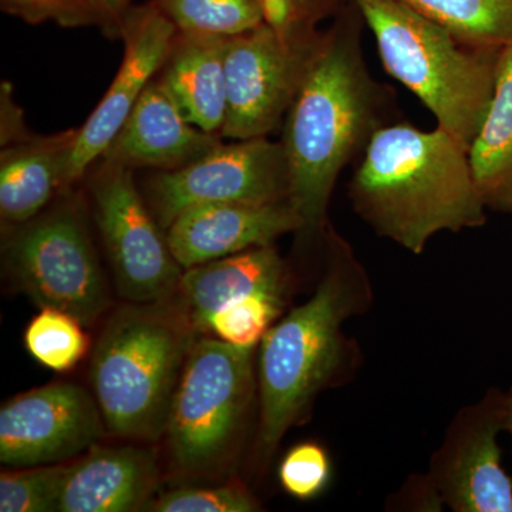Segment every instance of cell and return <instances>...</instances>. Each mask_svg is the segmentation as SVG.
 Listing matches in <instances>:
<instances>
[{"mask_svg": "<svg viewBox=\"0 0 512 512\" xmlns=\"http://www.w3.org/2000/svg\"><path fill=\"white\" fill-rule=\"evenodd\" d=\"M359 18L349 13L325 32L285 117L289 202L301 220L299 234L309 239L328 232L336 181L387 124L389 97L367 69Z\"/></svg>", "mask_w": 512, "mask_h": 512, "instance_id": "obj_1", "label": "cell"}, {"mask_svg": "<svg viewBox=\"0 0 512 512\" xmlns=\"http://www.w3.org/2000/svg\"><path fill=\"white\" fill-rule=\"evenodd\" d=\"M349 198L377 235L416 255L441 232L487 221L467 148L439 126L380 128L359 158Z\"/></svg>", "mask_w": 512, "mask_h": 512, "instance_id": "obj_2", "label": "cell"}, {"mask_svg": "<svg viewBox=\"0 0 512 512\" xmlns=\"http://www.w3.org/2000/svg\"><path fill=\"white\" fill-rule=\"evenodd\" d=\"M328 261L308 301L276 320L259 343L258 451L269 460L285 434L312 412L316 397L338 382L349 360L343 326L366 311L372 285L352 247L332 228Z\"/></svg>", "mask_w": 512, "mask_h": 512, "instance_id": "obj_3", "label": "cell"}, {"mask_svg": "<svg viewBox=\"0 0 512 512\" xmlns=\"http://www.w3.org/2000/svg\"><path fill=\"white\" fill-rule=\"evenodd\" d=\"M198 330L177 296L121 306L93 349L90 382L106 429L140 441L164 437Z\"/></svg>", "mask_w": 512, "mask_h": 512, "instance_id": "obj_4", "label": "cell"}, {"mask_svg": "<svg viewBox=\"0 0 512 512\" xmlns=\"http://www.w3.org/2000/svg\"><path fill=\"white\" fill-rule=\"evenodd\" d=\"M353 3L375 35L386 72L468 150L493 97L501 49L464 45L397 0Z\"/></svg>", "mask_w": 512, "mask_h": 512, "instance_id": "obj_5", "label": "cell"}, {"mask_svg": "<svg viewBox=\"0 0 512 512\" xmlns=\"http://www.w3.org/2000/svg\"><path fill=\"white\" fill-rule=\"evenodd\" d=\"M254 350L210 335L195 340L164 434L175 470L204 476L234 453L254 400Z\"/></svg>", "mask_w": 512, "mask_h": 512, "instance_id": "obj_6", "label": "cell"}, {"mask_svg": "<svg viewBox=\"0 0 512 512\" xmlns=\"http://www.w3.org/2000/svg\"><path fill=\"white\" fill-rule=\"evenodd\" d=\"M9 228L3 262L20 291L40 309H59L93 326L109 308L110 292L80 211L60 205Z\"/></svg>", "mask_w": 512, "mask_h": 512, "instance_id": "obj_7", "label": "cell"}, {"mask_svg": "<svg viewBox=\"0 0 512 512\" xmlns=\"http://www.w3.org/2000/svg\"><path fill=\"white\" fill-rule=\"evenodd\" d=\"M90 190L94 221L117 292L136 303L174 298L184 269L171 251L167 232L138 190L133 170L101 161Z\"/></svg>", "mask_w": 512, "mask_h": 512, "instance_id": "obj_8", "label": "cell"}, {"mask_svg": "<svg viewBox=\"0 0 512 512\" xmlns=\"http://www.w3.org/2000/svg\"><path fill=\"white\" fill-rule=\"evenodd\" d=\"M323 35L313 29L281 36L262 23L229 39L225 57L228 110L222 140H249L274 133L308 76Z\"/></svg>", "mask_w": 512, "mask_h": 512, "instance_id": "obj_9", "label": "cell"}, {"mask_svg": "<svg viewBox=\"0 0 512 512\" xmlns=\"http://www.w3.org/2000/svg\"><path fill=\"white\" fill-rule=\"evenodd\" d=\"M291 177L284 144L268 137L221 143L194 163L157 171L146 201L161 227L195 205L212 202L271 204L289 201Z\"/></svg>", "mask_w": 512, "mask_h": 512, "instance_id": "obj_10", "label": "cell"}, {"mask_svg": "<svg viewBox=\"0 0 512 512\" xmlns=\"http://www.w3.org/2000/svg\"><path fill=\"white\" fill-rule=\"evenodd\" d=\"M106 430L96 397L80 384L37 387L0 409V463L15 468L62 464L96 446Z\"/></svg>", "mask_w": 512, "mask_h": 512, "instance_id": "obj_11", "label": "cell"}, {"mask_svg": "<svg viewBox=\"0 0 512 512\" xmlns=\"http://www.w3.org/2000/svg\"><path fill=\"white\" fill-rule=\"evenodd\" d=\"M119 35L124 42L123 62L106 96L86 123L77 128L64 173L66 190L103 156L148 84L163 69L178 30L153 0L128 10L121 22Z\"/></svg>", "mask_w": 512, "mask_h": 512, "instance_id": "obj_12", "label": "cell"}, {"mask_svg": "<svg viewBox=\"0 0 512 512\" xmlns=\"http://www.w3.org/2000/svg\"><path fill=\"white\" fill-rule=\"evenodd\" d=\"M503 430L504 394L490 393L458 414L431 461L429 481L441 503L457 512H512V480L498 444Z\"/></svg>", "mask_w": 512, "mask_h": 512, "instance_id": "obj_13", "label": "cell"}, {"mask_svg": "<svg viewBox=\"0 0 512 512\" xmlns=\"http://www.w3.org/2000/svg\"><path fill=\"white\" fill-rule=\"evenodd\" d=\"M301 220L291 202H212L181 212L165 232L183 269L274 245L282 235L299 234Z\"/></svg>", "mask_w": 512, "mask_h": 512, "instance_id": "obj_14", "label": "cell"}, {"mask_svg": "<svg viewBox=\"0 0 512 512\" xmlns=\"http://www.w3.org/2000/svg\"><path fill=\"white\" fill-rule=\"evenodd\" d=\"M221 143V136L207 133L185 119L171 94L156 79L148 84L100 160L133 171H173L194 163Z\"/></svg>", "mask_w": 512, "mask_h": 512, "instance_id": "obj_15", "label": "cell"}, {"mask_svg": "<svg viewBox=\"0 0 512 512\" xmlns=\"http://www.w3.org/2000/svg\"><path fill=\"white\" fill-rule=\"evenodd\" d=\"M158 484L153 448L92 447L69 464L60 512L146 511Z\"/></svg>", "mask_w": 512, "mask_h": 512, "instance_id": "obj_16", "label": "cell"}, {"mask_svg": "<svg viewBox=\"0 0 512 512\" xmlns=\"http://www.w3.org/2000/svg\"><path fill=\"white\" fill-rule=\"evenodd\" d=\"M288 269L274 245L256 247L184 269L177 298L198 333L208 318L229 302L252 293L284 296Z\"/></svg>", "mask_w": 512, "mask_h": 512, "instance_id": "obj_17", "label": "cell"}, {"mask_svg": "<svg viewBox=\"0 0 512 512\" xmlns=\"http://www.w3.org/2000/svg\"><path fill=\"white\" fill-rule=\"evenodd\" d=\"M229 39L178 32L158 77L185 119L218 136L227 119L225 57Z\"/></svg>", "mask_w": 512, "mask_h": 512, "instance_id": "obj_18", "label": "cell"}, {"mask_svg": "<svg viewBox=\"0 0 512 512\" xmlns=\"http://www.w3.org/2000/svg\"><path fill=\"white\" fill-rule=\"evenodd\" d=\"M76 133L72 128L2 147L0 215L8 227L32 221L56 194L66 191L64 173Z\"/></svg>", "mask_w": 512, "mask_h": 512, "instance_id": "obj_19", "label": "cell"}, {"mask_svg": "<svg viewBox=\"0 0 512 512\" xmlns=\"http://www.w3.org/2000/svg\"><path fill=\"white\" fill-rule=\"evenodd\" d=\"M468 158L487 210L512 212V42L501 47L493 97Z\"/></svg>", "mask_w": 512, "mask_h": 512, "instance_id": "obj_20", "label": "cell"}, {"mask_svg": "<svg viewBox=\"0 0 512 512\" xmlns=\"http://www.w3.org/2000/svg\"><path fill=\"white\" fill-rule=\"evenodd\" d=\"M443 26L464 45L501 47L512 42V0H397Z\"/></svg>", "mask_w": 512, "mask_h": 512, "instance_id": "obj_21", "label": "cell"}, {"mask_svg": "<svg viewBox=\"0 0 512 512\" xmlns=\"http://www.w3.org/2000/svg\"><path fill=\"white\" fill-rule=\"evenodd\" d=\"M184 35L234 37L264 23L258 0H154Z\"/></svg>", "mask_w": 512, "mask_h": 512, "instance_id": "obj_22", "label": "cell"}, {"mask_svg": "<svg viewBox=\"0 0 512 512\" xmlns=\"http://www.w3.org/2000/svg\"><path fill=\"white\" fill-rule=\"evenodd\" d=\"M83 328L86 326L69 313L42 308L25 330L26 349L46 369L69 372L89 350V336Z\"/></svg>", "mask_w": 512, "mask_h": 512, "instance_id": "obj_23", "label": "cell"}, {"mask_svg": "<svg viewBox=\"0 0 512 512\" xmlns=\"http://www.w3.org/2000/svg\"><path fill=\"white\" fill-rule=\"evenodd\" d=\"M284 303V296L252 293L212 313L202 333L237 348L255 349L281 316Z\"/></svg>", "mask_w": 512, "mask_h": 512, "instance_id": "obj_24", "label": "cell"}, {"mask_svg": "<svg viewBox=\"0 0 512 512\" xmlns=\"http://www.w3.org/2000/svg\"><path fill=\"white\" fill-rule=\"evenodd\" d=\"M69 466L28 467L22 471H5L0 476V511H59L60 495Z\"/></svg>", "mask_w": 512, "mask_h": 512, "instance_id": "obj_25", "label": "cell"}, {"mask_svg": "<svg viewBox=\"0 0 512 512\" xmlns=\"http://www.w3.org/2000/svg\"><path fill=\"white\" fill-rule=\"evenodd\" d=\"M259 503L239 485L174 488L154 497L146 511L154 512H255Z\"/></svg>", "mask_w": 512, "mask_h": 512, "instance_id": "obj_26", "label": "cell"}, {"mask_svg": "<svg viewBox=\"0 0 512 512\" xmlns=\"http://www.w3.org/2000/svg\"><path fill=\"white\" fill-rule=\"evenodd\" d=\"M278 477L291 497L313 500L326 490L332 477L328 451L315 441L292 447L279 464Z\"/></svg>", "mask_w": 512, "mask_h": 512, "instance_id": "obj_27", "label": "cell"}, {"mask_svg": "<svg viewBox=\"0 0 512 512\" xmlns=\"http://www.w3.org/2000/svg\"><path fill=\"white\" fill-rule=\"evenodd\" d=\"M2 9L25 22H56L64 28L97 25L87 0H0Z\"/></svg>", "mask_w": 512, "mask_h": 512, "instance_id": "obj_28", "label": "cell"}, {"mask_svg": "<svg viewBox=\"0 0 512 512\" xmlns=\"http://www.w3.org/2000/svg\"><path fill=\"white\" fill-rule=\"evenodd\" d=\"M262 19L281 36H296L316 29L320 16L303 0H258Z\"/></svg>", "mask_w": 512, "mask_h": 512, "instance_id": "obj_29", "label": "cell"}, {"mask_svg": "<svg viewBox=\"0 0 512 512\" xmlns=\"http://www.w3.org/2000/svg\"><path fill=\"white\" fill-rule=\"evenodd\" d=\"M32 134L23 126L18 106L10 96L9 84L2 86V147L26 140Z\"/></svg>", "mask_w": 512, "mask_h": 512, "instance_id": "obj_30", "label": "cell"}, {"mask_svg": "<svg viewBox=\"0 0 512 512\" xmlns=\"http://www.w3.org/2000/svg\"><path fill=\"white\" fill-rule=\"evenodd\" d=\"M96 18L97 26L119 35L121 22L131 9V0H87Z\"/></svg>", "mask_w": 512, "mask_h": 512, "instance_id": "obj_31", "label": "cell"}, {"mask_svg": "<svg viewBox=\"0 0 512 512\" xmlns=\"http://www.w3.org/2000/svg\"><path fill=\"white\" fill-rule=\"evenodd\" d=\"M504 427L512 437V389L504 394Z\"/></svg>", "mask_w": 512, "mask_h": 512, "instance_id": "obj_32", "label": "cell"}, {"mask_svg": "<svg viewBox=\"0 0 512 512\" xmlns=\"http://www.w3.org/2000/svg\"><path fill=\"white\" fill-rule=\"evenodd\" d=\"M303 2H305L306 5L311 6V8L318 13L320 18H323V16L329 12V9L332 8L335 0H303Z\"/></svg>", "mask_w": 512, "mask_h": 512, "instance_id": "obj_33", "label": "cell"}]
</instances>
